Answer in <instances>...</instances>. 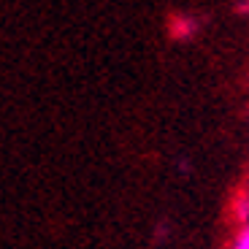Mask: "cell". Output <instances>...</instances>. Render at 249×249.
I'll list each match as a JSON object with an SVG mask.
<instances>
[{
    "label": "cell",
    "instance_id": "6da1fadb",
    "mask_svg": "<svg viewBox=\"0 0 249 249\" xmlns=\"http://www.w3.org/2000/svg\"><path fill=\"white\" fill-rule=\"evenodd\" d=\"M198 33V19L193 17H176L174 19V36L176 38H193Z\"/></svg>",
    "mask_w": 249,
    "mask_h": 249
},
{
    "label": "cell",
    "instance_id": "7a4b0ae2",
    "mask_svg": "<svg viewBox=\"0 0 249 249\" xmlns=\"http://www.w3.org/2000/svg\"><path fill=\"white\" fill-rule=\"evenodd\" d=\"M236 249H249V231L244 233L241 238H238V244H236Z\"/></svg>",
    "mask_w": 249,
    "mask_h": 249
},
{
    "label": "cell",
    "instance_id": "3957f363",
    "mask_svg": "<svg viewBox=\"0 0 249 249\" xmlns=\"http://www.w3.org/2000/svg\"><path fill=\"white\" fill-rule=\"evenodd\" d=\"M238 11H241V14L249 11V0H247V3H238Z\"/></svg>",
    "mask_w": 249,
    "mask_h": 249
}]
</instances>
